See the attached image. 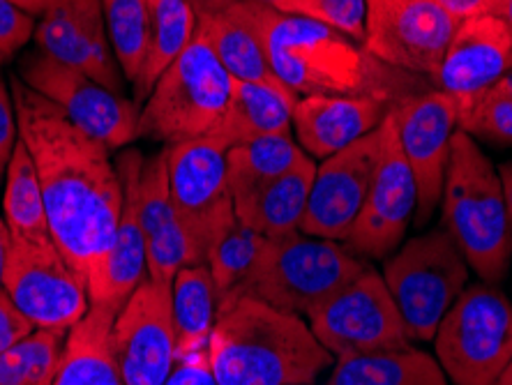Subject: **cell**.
Listing matches in <instances>:
<instances>
[{
  "instance_id": "obj_1",
  "label": "cell",
  "mask_w": 512,
  "mask_h": 385,
  "mask_svg": "<svg viewBox=\"0 0 512 385\" xmlns=\"http://www.w3.org/2000/svg\"><path fill=\"white\" fill-rule=\"evenodd\" d=\"M19 139L33 157L47 208L49 233L86 289L114 245L123 183L111 150L88 137L47 97L12 79Z\"/></svg>"
},
{
  "instance_id": "obj_2",
  "label": "cell",
  "mask_w": 512,
  "mask_h": 385,
  "mask_svg": "<svg viewBox=\"0 0 512 385\" xmlns=\"http://www.w3.org/2000/svg\"><path fill=\"white\" fill-rule=\"evenodd\" d=\"M250 12L275 77L296 100L310 95H370L397 104L427 90L420 74L381 63L365 44L333 26L256 3H250Z\"/></svg>"
},
{
  "instance_id": "obj_3",
  "label": "cell",
  "mask_w": 512,
  "mask_h": 385,
  "mask_svg": "<svg viewBox=\"0 0 512 385\" xmlns=\"http://www.w3.org/2000/svg\"><path fill=\"white\" fill-rule=\"evenodd\" d=\"M208 362L220 385H314L335 358L303 316L238 296L217 307Z\"/></svg>"
},
{
  "instance_id": "obj_4",
  "label": "cell",
  "mask_w": 512,
  "mask_h": 385,
  "mask_svg": "<svg viewBox=\"0 0 512 385\" xmlns=\"http://www.w3.org/2000/svg\"><path fill=\"white\" fill-rule=\"evenodd\" d=\"M443 222L469 268L499 286L512 263V224L501 178L478 141L457 130L441 196Z\"/></svg>"
},
{
  "instance_id": "obj_5",
  "label": "cell",
  "mask_w": 512,
  "mask_h": 385,
  "mask_svg": "<svg viewBox=\"0 0 512 385\" xmlns=\"http://www.w3.org/2000/svg\"><path fill=\"white\" fill-rule=\"evenodd\" d=\"M233 79L199 30L141 104L139 139L178 146L208 137L227 111Z\"/></svg>"
},
{
  "instance_id": "obj_6",
  "label": "cell",
  "mask_w": 512,
  "mask_h": 385,
  "mask_svg": "<svg viewBox=\"0 0 512 385\" xmlns=\"http://www.w3.org/2000/svg\"><path fill=\"white\" fill-rule=\"evenodd\" d=\"M365 268L363 256L337 240L298 231L286 238H268L259 266L233 298L252 296L307 319Z\"/></svg>"
},
{
  "instance_id": "obj_7",
  "label": "cell",
  "mask_w": 512,
  "mask_h": 385,
  "mask_svg": "<svg viewBox=\"0 0 512 385\" xmlns=\"http://www.w3.org/2000/svg\"><path fill=\"white\" fill-rule=\"evenodd\" d=\"M383 282L411 342H432L436 328L469 282V263L446 229L406 240L386 259Z\"/></svg>"
},
{
  "instance_id": "obj_8",
  "label": "cell",
  "mask_w": 512,
  "mask_h": 385,
  "mask_svg": "<svg viewBox=\"0 0 512 385\" xmlns=\"http://www.w3.org/2000/svg\"><path fill=\"white\" fill-rule=\"evenodd\" d=\"M432 342L455 385H496L512 358V303L494 284L466 286Z\"/></svg>"
},
{
  "instance_id": "obj_9",
  "label": "cell",
  "mask_w": 512,
  "mask_h": 385,
  "mask_svg": "<svg viewBox=\"0 0 512 385\" xmlns=\"http://www.w3.org/2000/svg\"><path fill=\"white\" fill-rule=\"evenodd\" d=\"M3 289L40 330L70 332L90 309L84 277L67 263L51 236L10 238Z\"/></svg>"
},
{
  "instance_id": "obj_10",
  "label": "cell",
  "mask_w": 512,
  "mask_h": 385,
  "mask_svg": "<svg viewBox=\"0 0 512 385\" xmlns=\"http://www.w3.org/2000/svg\"><path fill=\"white\" fill-rule=\"evenodd\" d=\"M307 323L335 360L411 344L383 275L370 266L316 307Z\"/></svg>"
},
{
  "instance_id": "obj_11",
  "label": "cell",
  "mask_w": 512,
  "mask_h": 385,
  "mask_svg": "<svg viewBox=\"0 0 512 385\" xmlns=\"http://www.w3.org/2000/svg\"><path fill=\"white\" fill-rule=\"evenodd\" d=\"M19 79L63 111V116L109 150L139 139L141 107L88 74L60 63L44 51H30L19 63Z\"/></svg>"
},
{
  "instance_id": "obj_12",
  "label": "cell",
  "mask_w": 512,
  "mask_h": 385,
  "mask_svg": "<svg viewBox=\"0 0 512 385\" xmlns=\"http://www.w3.org/2000/svg\"><path fill=\"white\" fill-rule=\"evenodd\" d=\"M169 187L180 224L206 263L210 247L238 222L227 183V150L210 139L167 148Z\"/></svg>"
},
{
  "instance_id": "obj_13",
  "label": "cell",
  "mask_w": 512,
  "mask_h": 385,
  "mask_svg": "<svg viewBox=\"0 0 512 385\" xmlns=\"http://www.w3.org/2000/svg\"><path fill=\"white\" fill-rule=\"evenodd\" d=\"M457 24L441 0H367L363 44L381 63L434 81Z\"/></svg>"
},
{
  "instance_id": "obj_14",
  "label": "cell",
  "mask_w": 512,
  "mask_h": 385,
  "mask_svg": "<svg viewBox=\"0 0 512 385\" xmlns=\"http://www.w3.org/2000/svg\"><path fill=\"white\" fill-rule=\"evenodd\" d=\"M416 208V180L399 146L395 116L390 109L381 123V155L367 201L344 245L363 259H388L404 243Z\"/></svg>"
},
{
  "instance_id": "obj_15",
  "label": "cell",
  "mask_w": 512,
  "mask_h": 385,
  "mask_svg": "<svg viewBox=\"0 0 512 385\" xmlns=\"http://www.w3.org/2000/svg\"><path fill=\"white\" fill-rule=\"evenodd\" d=\"M111 351L125 385H162L176 365L171 284L146 279L120 307Z\"/></svg>"
},
{
  "instance_id": "obj_16",
  "label": "cell",
  "mask_w": 512,
  "mask_h": 385,
  "mask_svg": "<svg viewBox=\"0 0 512 385\" xmlns=\"http://www.w3.org/2000/svg\"><path fill=\"white\" fill-rule=\"evenodd\" d=\"M399 146L416 180V222H429L441 206L450 162V146L457 132L455 100L443 90H423L393 107Z\"/></svg>"
},
{
  "instance_id": "obj_17",
  "label": "cell",
  "mask_w": 512,
  "mask_h": 385,
  "mask_svg": "<svg viewBox=\"0 0 512 385\" xmlns=\"http://www.w3.org/2000/svg\"><path fill=\"white\" fill-rule=\"evenodd\" d=\"M381 155V125L316 166L300 233L344 243L367 201Z\"/></svg>"
},
{
  "instance_id": "obj_18",
  "label": "cell",
  "mask_w": 512,
  "mask_h": 385,
  "mask_svg": "<svg viewBox=\"0 0 512 385\" xmlns=\"http://www.w3.org/2000/svg\"><path fill=\"white\" fill-rule=\"evenodd\" d=\"M512 70V30L494 14L462 19L436 70V88L455 100L457 116Z\"/></svg>"
},
{
  "instance_id": "obj_19",
  "label": "cell",
  "mask_w": 512,
  "mask_h": 385,
  "mask_svg": "<svg viewBox=\"0 0 512 385\" xmlns=\"http://www.w3.org/2000/svg\"><path fill=\"white\" fill-rule=\"evenodd\" d=\"M35 42L47 56L125 95V77L111 49L102 0H54L37 21Z\"/></svg>"
},
{
  "instance_id": "obj_20",
  "label": "cell",
  "mask_w": 512,
  "mask_h": 385,
  "mask_svg": "<svg viewBox=\"0 0 512 385\" xmlns=\"http://www.w3.org/2000/svg\"><path fill=\"white\" fill-rule=\"evenodd\" d=\"M123 183V210L114 245L104 259L100 273L88 284L90 305L118 314L134 291L148 279V243L139 213V178L143 157L139 150H127L116 160Z\"/></svg>"
},
{
  "instance_id": "obj_21",
  "label": "cell",
  "mask_w": 512,
  "mask_h": 385,
  "mask_svg": "<svg viewBox=\"0 0 512 385\" xmlns=\"http://www.w3.org/2000/svg\"><path fill=\"white\" fill-rule=\"evenodd\" d=\"M395 104L370 95H310L293 107V134L312 160L349 148L386 120Z\"/></svg>"
},
{
  "instance_id": "obj_22",
  "label": "cell",
  "mask_w": 512,
  "mask_h": 385,
  "mask_svg": "<svg viewBox=\"0 0 512 385\" xmlns=\"http://www.w3.org/2000/svg\"><path fill=\"white\" fill-rule=\"evenodd\" d=\"M197 30L206 37L210 49L215 51V56L220 58V63L233 81L261 83V86L275 88L289 95L291 100H296L282 86V81L275 77L273 67L268 63L263 37L247 0H236L222 12L201 14V17H197Z\"/></svg>"
},
{
  "instance_id": "obj_23",
  "label": "cell",
  "mask_w": 512,
  "mask_h": 385,
  "mask_svg": "<svg viewBox=\"0 0 512 385\" xmlns=\"http://www.w3.org/2000/svg\"><path fill=\"white\" fill-rule=\"evenodd\" d=\"M293 107H296V100L280 90L261 86V83L233 81L227 111L215 130L203 139L229 150L240 143L270 137V134H293Z\"/></svg>"
},
{
  "instance_id": "obj_24",
  "label": "cell",
  "mask_w": 512,
  "mask_h": 385,
  "mask_svg": "<svg viewBox=\"0 0 512 385\" xmlns=\"http://www.w3.org/2000/svg\"><path fill=\"white\" fill-rule=\"evenodd\" d=\"M114 319L116 314L109 309L90 305L88 314L67 335L54 385H125L111 351Z\"/></svg>"
},
{
  "instance_id": "obj_25",
  "label": "cell",
  "mask_w": 512,
  "mask_h": 385,
  "mask_svg": "<svg viewBox=\"0 0 512 385\" xmlns=\"http://www.w3.org/2000/svg\"><path fill=\"white\" fill-rule=\"evenodd\" d=\"M314 173L316 164L307 155L303 162L286 171L275 183L263 187L243 208H238L236 217L252 231L270 240L293 236L303 224Z\"/></svg>"
},
{
  "instance_id": "obj_26",
  "label": "cell",
  "mask_w": 512,
  "mask_h": 385,
  "mask_svg": "<svg viewBox=\"0 0 512 385\" xmlns=\"http://www.w3.org/2000/svg\"><path fill=\"white\" fill-rule=\"evenodd\" d=\"M326 385H448V376L439 360L409 344L335 360Z\"/></svg>"
},
{
  "instance_id": "obj_27",
  "label": "cell",
  "mask_w": 512,
  "mask_h": 385,
  "mask_svg": "<svg viewBox=\"0 0 512 385\" xmlns=\"http://www.w3.org/2000/svg\"><path fill=\"white\" fill-rule=\"evenodd\" d=\"M307 157L293 134H270L227 150V183L233 206L243 208L263 187Z\"/></svg>"
},
{
  "instance_id": "obj_28",
  "label": "cell",
  "mask_w": 512,
  "mask_h": 385,
  "mask_svg": "<svg viewBox=\"0 0 512 385\" xmlns=\"http://www.w3.org/2000/svg\"><path fill=\"white\" fill-rule=\"evenodd\" d=\"M217 291L206 263L178 270L171 282V312L176 330V360L208 351L217 321Z\"/></svg>"
},
{
  "instance_id": "obj_29",
  "label": "cell",
  "mask_w": 512,
  "mask_h": 385,
  "mask_svg": "<svg viewBox=\"0 0 512 385\" xmlns=\"http://www.w3.org/2000/svg\"><path fill=\"white\" fill-rule=\"evenodd\" d=\"M150 10V40L141 77L134 83V102H146V97L164 70L183 54L197 33V12L187 0H148Z\"/></svg>"
},
{
  "instance_id": "obj_30",
  "label": "cell",
  "mask_w": 512,
  "mask_h": 385,
  "mask_svg": "<svg viewBox=\"0 0 512 385\" xmlns=\"http://www.w3.org/2000/svg\"><path fill=\"white\" fill-rule=\"evenodd\" d=\"M3 213L10 238L51 236L40 178H37L33 157H30L26 143L21 139L14 146L5 171Z\"/></svg>"
},
{
  "instance_id": "obj_31",
  "label": "cell",
  "mask_w": 512,
  "mask_h": 385,
  "mask_svg": "<svg viewBox=\"0 0 512 385\" xmlns=\"http://www.w3.org/2000/svg\"><path fill=\"white\" fill-rule=\"evenodd\" d=\"M268 238L252 231L243 222H236L217 243L210 247L206 266L213 275L217 303H224L243 289L266 252Z\"/></svg>"
},
{
  "instance_id": "obj_32",
  "label": "cell",
  "mask_w": 512,
  "mask_h": 385,
  "mask_svg": "<svg viewBox=\"0 0 512 385\" xmlns=\"http://www.w3.org/2000/svg\"><path fill=\"white\" fill-rule=\"evenodd\" d=\"M70 332L35 328L0 353V385H54Z\"/></svg>"
},
{
  "instance_id": "obj_33",
  "label": "cell",
  "mask_w": 512,
  "mask_h": 385,
  "mask_svg": "<svg viewBox=\"0 0 512 385\" xmlns=\"http://www.w3.org/2000/svg\"><path fill=\"white\" fill-rule=\"evenodd\" d=\"M104 21L116 63L125 81L134 86L139 81L150 40L148 0H102Z\"/></svg>"
},
{
  "instance_id": "obj_34",
  "label": "cell",
  "mask_w": 512,
  "mask_h": 385,
  "mask_svg": "<svg viewBox=\"0 0 512 385\" xmlns=\"http://www.w3.org/2000/svg\"><path fill=\"white\" fill-rule=\"evenodd\" d=\"M457 130L492 146H512V97L499 86L489 88L457 116Z\"/></svg>"
},
{
  "instance_id": "obj_35",
  "label": "cell",
  "mask_w": 512,
  "mask_h": 385,
  "mask_svg": "<svg viewBox=\"0 0 512 385\" xmlns=\"http://www.w3.org/2000/svg\"><path fill=\"white\" fill-rule=\"evenodd\" d=\"M35 17L10 0H0V65L10 63L35 37Z\"/></svg>"
},
{
  "instance_id": "obj_36",
  "label": "cell",
  "mask_w": 512,
  "mask_h": 385,
  "mask_svg": "<svg viewBox=\"0 0 512 385\" xmlns=\"http://www.w3.org/2000/svg\"><path fill=\"white\" fill-rule=\"evenodd\" d=\"M321 21L333 26L351 40L365 42V10L367 0H319Z\"/></svg>"
},
{
  "instance_id": "obj_37",
  "label": "cell",
  "mask_w": 512,
  "mask_h": 385,
  "mask_svg": "<svg viewBox=\"0 0 512 385\" xmlns=\"http://www.w3.org/2000/svg\"><path fill=\"white\" fill-rule=\"evenodd\" d=\"M33 330V323L21 314V309L12 303L5 289H0V353H5L10 346L21 342Z\"/></svg>"
},
{
  "instance_id": "obj_38",
  "label": "cell",
  "mask_w": 512,
  "mask_h": 385,
  "mask_svg": "<svg viewBox=\"0 0 512 385\" xmlns=\"http://www.w3.org/2000/svg\"><path fill=\"white\" fill-rule=\"evenodd\" d=\"M19 141L17 127V111H14V100L7 90L5 81L0 79V178L5 176L7 164L14 153V146Z\"/></svg>"
},
{
  "instance_id": "obj_39",
  "label": "cell",
  "mask_w": 512,
  "mask_h": 385,
  "mask_svg": "<svg viewBox=\"0 0 512 385\" xmlns=\"http://www.w3.org/2000/svg\"><path fill=\"white\" fill-rule=\"evenodd\" d=\"M162 385H220L215 381L213 369L208 362V351L199 353V356H190L183 360H176L171 374Z\"/></svg>"
},
{
  "instance_id": "obj_40",
  "label": "cell",
  "mask_w": 512,
  "mask_h": 385,
  "mask_svg": "<svg viewBox=\"0 0 512 385\" xmlns=\"http://www.w3.org/2000/svg\"><path fill=\"white\" fill-rule=\"evenodd\" d=\"M250 3L270 7V10L280 14H289V17H307V19L321 21L319 0H250Z\"/></svg>"
},
{
  "instance_id": "obj_41",
  "label": "cell",
  "mask_w": 512,
  "mask_h": 385,
  "mask_svg": "<svg viewBox=\"0 0 512 385\" xmlns=\"http://www.w3.org/2000/svg\"><path fill=\"white\" fill-rule=\"evenodd\" d=\"M441 3L446 5L459 21L476 17V14H487V0H441Z\"/></svg>"
},
{
  "instance_id": "obj_42",
  "label": "cell",
  "mask_w": 512,
  "mask_h": 385,
  "mask_svg": "<svg viewBox=\"0 0 512 385\" xmlns=\"http://www.w3.org/2000/svg\"><path fill=\"white\" fill-rule=\"evenodd\" d=\"M187 3L192 5L194 12H197V17H201V14H213V12L227 10V7L236 3V0H187Z\"/></svg>"
},
{
  "instance_id": "obj_43",
  "label": "cell",
  "mask_w": 512,
  "mask_h": 385,
  "mask_svg": "<svg viewBox=\"0 0 512 385\" xmlns=\"http://www.w3.org/2000/svg\"><path fill=\"white\" fill-rule=\"evenodd\" d=\"M496 171H499L503 196H506V206H508V217H510V224H512V160L503 162Z\"/></svg>"
},
{
  "instance_id": "obj_44",
  "label": "cell",
  "mask_w": 512,
  "mask_h": 385,
  "mask_svg": "<svg viewBox=\"0 0 512 385\" xmlns=\"http://www.w3.org/2000/svg\"><path fill=\"white\" fill-rule=\"evenodd\" d=\"M10 3H14L19 7V10H24V12H28L30 17H35V19H40L44 12L49 10L51 5H54V0H10Z\"/></svg>"
},
{
  "instance_id": "obj_45",
  "label": "cell",
  "mask_w": 512,
  "mask_h": 385,
  "mask_svg": "<svg viewBox=\"0 0 512 385\" xmlns=\"http://www.w3.org/2000/svg\"><path fill=\"white\" fill-rule=\"evenodd\" d=\"M487 14H494V17L506 21L512 30V0H487Z\"/></svg>"
},
{
  "instance_id": "obj_46",
  "label": "cell",
  "mask_w": 512,
  "mask_h": 385,
  "mask_svg": "<svg viewBox=\"0 0 512 385\" xmlns=\"http://www.w3.org/2000/svg\"><path fill=\"white\" fill-rule=\"evenodd\" d=\"M7 249H10V231H7V224H5L3 217H0V289H3V273H5Z\"/></svg>"
},
{
  "instance_id": "obj_47",
  "label": "cell",
  "mask_w": 512,
  "mask_h": 385,
  "mask_svg": "<svg viewBox=\"0 0 512 385\" xmlns=\"http://www.w3.org/2000/svg\"><path fill=\"white\" fill-rule=\"evenodd\" d=\"M496 385H512V358H510V362L506 365V369H503V372H501Z\"/></svg>"
},
{
  "instance_id": "obj_48",
  "label": "cell",
  "mask_w": 512,
  "mask_h": 385,
  "mask_svg": "<svg viewBox=\"0 0 512 385\" xmlns=\"http://www.w3.org/2000/svg\"><path fill=\"white\" fill-rule=\"evenodd\" d=\"M496 86H499L503 93L506 95H510L512 97V70L506 74V77H503L499 83H496Z\"/></svg>"
}]
</instances>
